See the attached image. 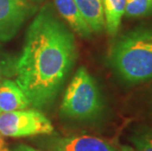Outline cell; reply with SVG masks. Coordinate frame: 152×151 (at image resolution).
Segmentation results:
<instances>
[{
	"label": "cell",
	"mask_w": 152,
	"mask_h": 151,
	"mask_svg": "<svg viewBox=\"0 0 152 151\" xmlns=\"http://www.w3.org/2000/svg\"><path fill=\"white\" fill-rule=\"evenodd\" d=\"M77 58L73 33L47 3L28 28L21 55L15 61L16 82L34 108L52 102Z\"/></svg>",
	"instance_id": "obj_1"
},
{
	"label": "cell",
	"mask_w": 152,
	"mask_h": 151,
	"mask_svg": "<svg viewBox=\"0 0 152 151\" xmlns=\"http://www.w3.org/2000/svg\"><path fill=\"white\" fill-rule=\"evenodd\" d=\"M83 19L94 33H100L105 28L102 0H75Z\"/></svg>",
	"instance_id": "obj_9"
},
{
	"label": "cell",
	"mask_w": 152,
	"mask_h": 151,
	"mask_svg": "<svg viewBox=\"0 0 152 151\" xmlns=\"http://www.w3.org/2000/svg\"><path fill=\"white\" fill-rule=\"evenodd\" d=\"M0 113H1V112H0Z\"/></svg>",
	"instance_id": "obj_19"
},
{
	"label": "cell",
	"mask_w": 152,
	"mask_h": 151,
	"mask_svg": "<svg viewBox=\"0 0 152 151\" xmlns=\"http://www.w3.org/2000/svg\"><path fill=\"white\" fill-rule=\"evenodd\" d=\"M53 133L46 116L34 109L0 113V133L8 137H27Z\"/></svg>",
	"instance_id": "obj_4"
},
{
	"label": "cell",
	"mask_w": 152,
	"mask_h": 151,
	"mask_svg": "<svg viewBox=\"0 0 152 151\" xmlns=\"http://www.w3.org/2000/svg\"><path fill=\"white\" fill-rule=\"evenodd\" d=\"M15 61L16 59L10 57L0 48V82L6 78L14 76Z\"/></svg>",
	"instance_id": "obj_13"
},
{
	"label": "cell",
	"mask_w": 152,
	"mask_h": 151,
	"mask_svg": "<svg viewBox=\"0 0 152 151\" xmlns=\"http://www.w3.org/2000/svg\"><path fill=\"white\" fill-rule=\"evenodd\" d=\"M53 151H117L107 141L91 136H75L54 139Z\"/></svg>",
	"instance_id": "obj_6"
},
{
	"label": "cell",
	"mask_w": 152,
	"mask_h": 151,
	"mask_svg": "<svg viewBox=\"0 0 152 151\" xmlns=\"http://www.w3.org/2000/svg\"><path fill=\"white\" fill-rule=\"evenodd\" d=\"M0 150H6L5 148V141L3 139V136L0 133Z\"/></svg>",
	"instance_id": "obj_15"
},
{
	"label": "cell",
	"mask_w": 152,
	"mask_h": 151,
	"mask_svg": "<svg viewBox=\"0 0 152 151\" xmlns=\"http://www.w3.org/2000/svg\"><path fill=\"white\" fill-rule=\"evenodd\" d=\"M30 1H31V2L35 3V4H37V3H40V2H42L43 0H30Z\"/></svg>",
	"instance_id": "obj_17"
},
{
	"label": "cell",
	"mask_w": 152,
	"mask_h": 151,
	"mask_svg": "<svg viewBox=\"0 0 152 151\" xmlns=\"http://www.w3.org/2000/svg\"><path fill=\"white\" fill-rule=\"evenodd\" d=\"M104 10L105 27L110 35L118 33L122 18L125 15L126 0H102Z\"/></svg>",
	"instance_id": "obj_10"
},
{
	"label": "cell",
	"mask_w": 152,
	"mask_h": 151,
	"mask_svg": "<svg viewBox=\"0 0 152 151\" xmlns=\"http://www.w3.org/2000/svg\"><path fill=\"white\" fill-rule=\"evenodd\" d=\"M125 15L128 18L152 16V0H126Z\"/></svg>",
	"instance_id": "obj_11"
},
{
	"label": "cell",
	"mask_w": 152,
	"mask_h": 151,
	"mask_svg": "<svg viewBox=\"0 0 152 151\" xmlns=\"http://www.w3.org/2000/svg\"><path fill=\"white\" fill-rule=\"evenodd\" d=\"M103 109L101 92L85 67L77 69L64 94L61 113L79 121L92 120L98 117Z\"/></svg>",
	"instance_id": "obj_3"
},
{
	"label": "cell",
	"mask_w": 152,
	"mask_h": 151,
	"mask_svg": "<svg viewBox=\"0 0 152 151\" xmlns=\"http://www.w3.org/2000/svg\"><path fill=\"white\" fill-rule=\"evenodd\" d=\"M35 11L37 4L30 0H0V41L11 40Z\"/></svg>",
	"instance_id": "obj_5"
},
{
	"label": "cell",
	"mask_w": 152,
	"mask_h": 151,
	"mask_svg": "<svg viewBox=\"0 0 152 151\" xmlns=\"http://www.w3.org/2000/svg\"><path fill=\"white\" fill-rule=\"evenodd\" d=\"M28 98L18 83L11 80L0 82V112L23 110L30 107Z\"/></svg>",
	"instance_id": "obj_7"
},
{
	"label": "cell",
	"mask_w": 152,
	"mask_h": 151,
	"mask_svg": "<svg viewBox=\"0 0 152 151\" xmlns=\"http://www.w3.org/2000/svg\"><path fill=\"white\" fill-rule=\"evenodd\" d=\"M54 3L58 13L74 31L83 37H90L92 31L83 19L75 0H54Z\"/></svg>",
	"instance_id": "obj_8"
},
{
	"label": "cell",
	"mask_w": 152,
	"mask_h": 151,
	"mask_svg": "<svg viewBox=\"0 0 152 151\" xmlns=\"http://www.w3.org/2000/svg\"><path fill=\"white\" fill-rule=\"evenodd\" d=\"M108 61L117 75L130 83L152 79V25L140 26L122 36L109 51Z\"/></svg>",
	"instance_id": "obj_2"
},
{
	"label": "cell",
	"mask_w": 152,
	"mask_h": 151,
	"mask_svg": "<svg viewBox=\"0 0 152 151\" xmlns=\"http://www.w3.org/2000/svg\"><path fill=\"white\" fill-rule=\"evenodd\" d=\"M0 151H7V150H0Z\"/></svg>",
	"instance_id": "obj_18"
},
{
	"label": "cell",
	"mask_w": 152,
	"mask_h": 151,
	"mask_svg": "<svg viewBox=\"0 0 152 151\" xmlns=\"http://www.w3.org/2000/svg\"><path fill=\"white\" fill-rule=\"evenodd\" d=\"M14 151H40V150H37L31 146L26 145V144H21V145H18L16 147Z\"/></svg>",
	"instance_id": "obj_14"
},
{
	"label": "cell",
	"mask_w": 152,
	"mask_h": 151,
	"mask_svg": "<svg viewBox=\"0 0 152 151\" xmlns=\"http://www.w3.org/2000/svg\"><path fill=\"white\" fill-rule=\"evenodd\" d=\"M122 151H134V150L130 146H123L122 147Z\"/></svg>",
	"instance_id": "obj_16"
},
{
	"label": "cell",
	"mask_w": 152,
	"mask_h": 151,
	"mask_svg": "<svg viewBox=\"0 0 152 151\" xmlns=\"http://www.w3.org/2000/svg\"><path fill=\"white\" fill-rule=\"evenodd\" d=\"M137 151H152V130L141 131L132 137Z\"/></svg>",
	"instance_id": "obj_12"
}]
</instances>
